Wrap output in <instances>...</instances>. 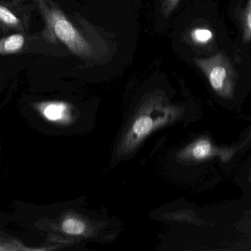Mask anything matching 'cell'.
I'll list each match as a JSON object with an SVG mask.
<instances>
[{
  "mask_svg": "<svg viewBox=\"0 0 251 251\" xmlns=\"http://www.w3.org/2000/svg\"><path fill=\"white\" fill-rule=\"evenodd\" d=\"M38 2L54 35L75 55L89 58L92 54V48L71 22L55 5H47L45 0H38Z\"/></svg>",
  "mask_w": 251,
  "mask_h": 251,
  "instance_id": "6da1fadb",
  "label": "cell"
},
{
  "mask_svg": "<svg viewBox=\"0 0 251 251\" xmlns=\"http://www.w3.org/2000/svg\"><path fill=\"white\" fill-rule=\"evenodd\" d=\"M194 62L206 76L211 87L218 95L225 98L232 96L236 71L230 58L224 52H218L210 58H194Z\"/></svg>",
  "mask_w": 251,
  "mask_h": 251,
  "instance_id": "7a4b0ae2",
  "label": "cell"
},
{
  "mask_svg": "<svg viewBox=\"0 0 251 251\" xmlns=\"http://www.w3.org/2000/svg\"><path fill=\"white\" fill-rule=\"evenodd\" d=\"M25 45V38L20 34L8 36L1 42L0 52L2 55L18 52Z\"/></svg>",
  "mask_w": 251,
  "mask_h": 251,
  "instance_id": "3957f363",
  "label": "cell"
},
{
  "mask_svg": "<svg viewBox=\"0 0 251 251\" xmlns=\"http://www.w3.org/2000/svg\"><path fill=\"white\" fill-rule=\"evenodd\" d=\"M242 41L244 43L251 42V0H248L242 14Z\"/></svg>",
  "mask_w": 251,
  "mask_h": 251,
  "instance_id": "277c9868",
  "label": "cell"
},
{
  "mask_svg": "<svg viewBox=\"0 0 251 251\" xmlns=\"http://www.w3.org/2000/svg\"><path fill=\"white\" fill-rule=\"evenodd\" d=\"M62 229L69 234L79 235L85 230V224L76 219H67L63 223Z\"/></svg>",
  "mask_w": 251,
  "mask_h": 251,
  "instance_id": "5b68a950",
  "label": "cell"
},
{
  "mask_svg": "<svg viewBox=\"0 0 251 251\" xmlns=\"http://www.w3.org/2000/svg\"><path fill=\"white\" fill-rule=\"evenodd\" d=\"M65 111V105L62 103L48 104L44 110V114L48 120L56 121L63 117Z\"/></svg>",
  "mask_w": 251,
  "mask_h": 251,
  "instance_id": "8992f818",
  "label": "cell"
},
{
  "mask_svg": "<svg viewBox=\"0 0 251 251\" xmlns=\"http://www.w3.org/2000/svg\"><path fill=\"white\" fill-rule=\"evenodd\" d=\"M211 151V145L208 140H201L195 144L192 148V155L197 159L205 158L209 155Z\"/></svg>",
  "mask_w": 251,
  "mask_h": 251,
  "instance_id": "52a82bcc",
  "label": "cell"
},
{
  "mask_svg": "<svg viewBox=\"0 0 251 251\" xmlns=\"http://www.w3.org/2000/svg\"><path fill=\"white\" fill-rule=\"evenodd\" d=\"M152 127V120L149 117H142L136 120L133 125V131L136 134L142 135L148 133Z\"/></svg>",
  "mask_w": 251,
  "mask_h": 251,
  "instance_id": "ba28073f",
  "label": "cell"
},
{
  "mask_svg": "<svg viewBox=\"0 0 251 251\" xmlns=\"http://www.w3.org/2000/svg\"><path fill=\"white\" fill-rule=\"evenodd\" d=\"M192 39L198 44L208 43L212 39L213 34L211 30L206 28H195L191 33Z\"/></svg>",
  "mask_w": 251,
  "mask_h": 251,
  "instance_id": "9c48e42d",
  "label": "cell"
},
{
  "mask_svg": "<svg viewBox=\"0 0 251 251\" xmlns=\"http://www.w3.org/2000/svg\"><path fill=\"white\" fill-rule=\"evenodd\" d=\"M0 19L2 23L8 25L15 26L19 24L18 18L8 8L3 5L0 6Z\"/></svg>",
  "mask_w": 251,
  "mask_h": 251,
  "instance_id": "30bf717a",
  "label": "cell"
},
{
  "mask_svg": "<svg viewBox=\"0 0 251 251\" xmlns=\"http://www.w3.org/2000/svg\"><path fill=\"white\" fill-rule=\"evenodd\" d=\"M180 0H161V12L164 17H168L177 8Z\"/></svg>",
  "mask_w": 251,
  "mask_h": 251,
  "instance_id": "8fae6325",
  "label": "cell"
}]
</instances>
